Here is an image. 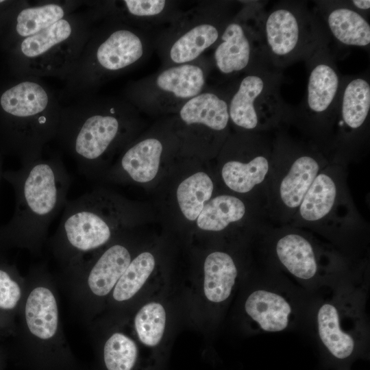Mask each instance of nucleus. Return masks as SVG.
<instances>
[{"label":"nucleus","mask_w":370,"mask_h":370,"mask_svg":"<svg viewBox=\"0 0 370 370\" xmlns=\"http://www.w3.org/2000/svg\"><path fill=\"white\" fill-rule=\"evenodd\" d=\"M138 250L124 232L90 258L63 268L62 283L75 314L85 325L103 313L108 297Z\"/></svg>","instance_id":"423d86ee"},{"label":"nucleus","mask_w":370,"mask_h":370,"mask_svg":"<svg viewBox=\"0 0 370 370\" xmlns=\"http://www.w3.org/2000/svg\"><path fill=\"white\" fill-rule=\"evenodd\" d=\"M177 136L173 117L158 132L132 140L122 151L118 162L103 176L116 182H149L158 174L168 143Z\"/></svg>","instance_id":"412c9836"},{"label":"nucleus","mask_w":370,"mask_h":370,"mask_svg":"<svg viewBox=\"0 0 370 370\" xmlns=\"http://www.w3.org/2000/svg\"><path fill=\"white\" fill-rule=\"evenodd\" d=\"M0 105L16 121L15 140L23 164L40 157L58 132L62 110L58 97L39 78L28 77L3 92Z\"/></svg>","instance_id":"6e6552de"},{"label":"nucleus","mask_w":370,"mask_h":370,"mask_svg":"<svg viewBox=\"0 0 370 370\" xmlns=\"http://www.w3.org/2000/svg\"><path fill=\"white\" fill-rule=\"evenodd\" d=\"M362 224L347 187L345 165L331 161L316 176L288 225L333 234Z\"/></svg>","instance_id":"9d476101"},{"label":"nucleus","mask_w":370,"mask_h":370,"mask_svg":"<svg viewBox=\"0 0 370 370\" xmlns=\"http://www.w3.org/2000/svg\"><path fill=\"white\" fill-rule=\"evenodd\" d=\"M140 125L138 110L127 99L89 95L62 108L56 138L82 174L97 179L112 156L134 140Z\"/></svg>","instance_id":"f257e3e1"},{"label":"nucleus","mask_w":370,"mask_h":370,"mask_svg":"<svg viewBox=\"0 0 370 370\" xmlns=\"http://www.w3.org/2000/svg\"><path fill=\"white\" fill-rule=\"evenodd\" d=\"M23 165L7 175L15 187L16 206L6 230L13 242L38 254L49 225L65 206L71 179L57 153L42 155Z\"/></svg>","instance_id":"f03ea898"},{"label":"nucleus","mask_w":370,"mask_h":370,"mask_svg":"<svg viewBox=\"0 0 370 370\" xmlns=\"http://www.w3.org/2000/svg\"><path fill=\"white\" fill-rule=\"evenodd\" d=\"M320 340L328 350L336 358L345 359L355 348L354 337L341 326L339 311L332 303L321 306L317 316Z\"/></svg>","instance_id":"c85d7f7f"},{"label":"nucleus","mask_w":370,"mask_h":370,"mask_svg":"<svg viewBox=\"0 0 370 370\" xmlns=\"http://www.w3.org/2000/svg\"><path fill=\"white\" fill-rule=\"evenodd\" d=\"M214 182L204 171L195 173L177 186L176 197L183 216L190 221L197 220L206 203L212 197Z\"/></svg>","instance_id":"c756f323"},{"label":"nucleus","mask_w":370,"mask_h":370,"mask_svg":"<svg viewBox=\"0 0 370 370\" xmlns=\"http://www.w3.org/2000/svg\"><path fill=\"white\" fill-rule=\"evenodd\" d=\"M166 291L137 305L127 324L140 347L155 349L170 340L174 323V310Z\"/></svg>","instance_id":"5701e85b"},{"label":"nucleus","mask_w":370,"mask_h":370,"mask_svg":"<svg viewBox=\"0 0 370 370\" xmlns=\"http://www.w3.org/2000/svg\"><path fill=\"white\" fill-rule=\"evenodd\" d=\"M339 108L335 112L326 147L334 162L345 165L356 158L366 137L370 111V85L362 77L350 79L340 90Z\"/></svg>","instance_id":"6ab92c4d"},{"label":"nucleus","mask_w":370,"mask_h":370,"mask_svg":"<svg viewBox=\"0 0 370 370\" xmlns=\"http://www.w3.org/2000/svg\"><path fill=\"white\" fill-rule=\"evenodd\" d=\"M228 112L236 132H267L279 128L285 114L274 73L262 69L245 75L229 92Z\"/></svg>","instance_id":"2eb2a0df"},{"label":"nucleus","mask_w":370,"mask_h":370,"mask_svg":"<svg viewBox=\"0 0 370 370\" xmlns=\"http://www.w3.org/2000/svg\"><path fill=\"white\" fill-rule=\"evenodd\" d=\"M239 272L236 259L227 251L214 249L204 256L184 301L186 312L195 324L203 329L211 323L231 298Z\"/></svg>","instance_id":"f3484780"},{"label":"nucleus","mask_w":370,"mask_h":370,"mask_svg":"<svg viewBox=\"0 0 370 370\" xmlns=\"http://www.w3.org/2000/svg\"><path fill=\"white\" fill-rule=\"evenodd\" d=\"M273 251L278 263L290 274L301 280H310L320 269L319 249L303 229L280 225L275 227Z\"/></svg>","instance_id":"4be33fe9"},{"label":"nucleus","mask_w":370,"mask_h":370,"mask_svg":"<svg viewBox=\"0 0 370 370\" xmlns=\"http://www.w3.org/2000/svg\"><path fill=\"white\" fill-rule=\"evenodd\" d=\"M262 48L273 64H290L322 49L321 32L301 5L284 3L258 18Z\"/></svg>","instance_id":"4468645a"},{"label":"nucleus","mask_w":370,"mask_h":370,"mask_svg":"<svg viewBox=\"0 0 370 370\" xmlns=\"http://www.w3.org/2000/svg\"><path fill=\"white\" fill-rule=\"evenodd\" d=\"M99 18H114L129 23L151 27L171 22L181 11L177 3L164 0H124L92 3Z\"/></svg>","instance_id":"393cba45"},{"label":"nucleus","mask_w":370,"mask_h":370,"mask_svg":"<svg viewBox=\"0 0 370 370\" xmlns=\"http://www.w3.org/2000/svg\"><path fill=\"white\" fill-rule=\"evenodd\" d=\"M332 160L314 143L277 132L272 166L265 193L271 224L289 225L318 173Z\"/></svg>","instance_id":"39448f33"},{"label":"nucleus","mask_w":370,"mask_h":370,"mask_svg":"<svg viewBox=\"0 0 370 370\" xmlns=\"http://www.w3.org/2000/svg\"><path fill=\"white\" fill-rule=\"evenodd\" d=\"M326 23L333 37L345 46L367 47L370 43V25L353 8L336 5L326 11Z\"/></svg>","instance_id":"bb28decb"},{"label":"nucleus","mask_w":370,"mask_h":370,"mask_svg":"<svg viewBox=\"0 0 370 370\" xmlns=\"http://www.w3.org/2000/svg\"><path fill=\"white\" fill-rule=\"evenodd\" d=\"M201 58L190 63L163 67L133 82L126 90L127 100L146 113L177 114L207 86L211 62Z\"/></svg>","instance_id":"ddd939ff"},{"label":"nucleus","mask_w":370,"mask_h":370,"mask_svg":"<svg viewBox=\"0 0 370 370\" xmlns=\"http://www.w3.org/2000/svg\"><path fill=\"white\" fill-rule=\"evenodd\" d=\"M79 2L46 1L21 10L16 18L15 31L21 40L45 29L74 12Z\"/></svg>","instance_id":"cd10ccee"},{"label":"nucleus","mask_w":370,"mask_h":370,"mask_svg":"<svg viewBox=\"0 0 370 370\" xmlns=\"http://www.w3.org/2000/svg\"><path fill=\"white\" fill-rule=\"evenodd\" d=\"M95 27L64 78L65 93L82 98L107 80L143 63L156 47L151 27L106 17Z\"/></svg>","instance_id":"7ed1b4c3"},{"label":"nucleus","mask_w":370,"mask_h":370,"mask_svg":"<svg viewBox=\"0 0 370 370\" xmlns=\"http://www.w3.org/2000/svg\"><path fill=\"white\" fill-rule=\"evenodd\" d=\"M353 8L356 10L367 11L370 9L369 0H354L350 1Z\"/></svg>","instance_id":"2f4dec72"},{"label":"nucleus","mask_w":370,"mask_h":370,"mask_svg":"<svg viewBox=\"0 0 370 370\" xmlns=\"http://www.w3.org/2000/svg\"><path fill=\"white\" fill-rule=\"evenodd\" d=\"M25 287V278H16L8 270L0 267V312L19 311Z\"/></svg>","instance_id":"7c9ffc66"},{"label":"nucleus","mask_w":370,"mask_h":370,"mask_svg":"<svg viewBox=\"0 0 370 370\" xmlns=\"http://www.w3.org/2000/svg\"><path fill=\"white\" fill-rule=\"evenodd\" d=\"M168 286L155 252L138 249L108 297L103 313L95 321L124 324L137 305L166 291Z\"/></svg>","instance_id":"a211bd4d"},{"label":"nucleus","mask_w":370,"mask_h":370,"mask_svg":"<svg viewBox=\"0 0 370 370\" xmlns=\"http://www.w3.org/2000/svg\"><path fill=\"white\" fill-rule=\"evenodd\" d=\"M97 20L92 10L73 12L45 29L21 40L18 53L28 77L64 78L76 64Z\"/></svg>","instance_id":"1a4fd4ad"},{"label":"nucleus","mask_w":370,"mask_h":370,"mask_svg":"<svg viewBox=\"0 0 370 370\" xmlns=\"http://www.w3.org/2000/svg\"><path fill=\"white\" fill-rule=\"evenodd\" d=\"M243 308L247 316L264 331L278 332L289 323L291 306L281 295L265 289H257L245 299Z\"/></svg>","instance_id":"a878e982"},{"label":"nucleus","mask_w":370,"mask_h":370,"mask_svg":"<svg viewBox=\"0 0 370 370\" xmlns=\"http://www.w3.org/2000/svg\"><path fill=\"white\" fill-rule=\"evenodd\" d=\"M3 1V0H0V3H2Z\"/></svg>","instance_id":"473e14b6"},{"label":"nucleus","mask_w":370,"mask_h":370,"mask_svg":"<svg viewBox=\"0 0 370 370\" xmlns=\"http://www.w3.org/2000/svg\"><path fill=\"white\" fill-rule=\"evenodd\" d=\"M268 132H236L219 151L220 177L226 188L264 208L273 156V138Z\"/></svg>","instance_id":"f8f14e48"},{"label":"nucleus","mask_w":370,"mask_h":370,"mask_svg":"<svg viewBox=\"0 0 370 370\" xmlns=\"http://www.w3.org/2000/svg\"><path fill=\"white\" fill-rule=\"evenodd\" d=\"M229 92L206 86L176 114L175 128L181 145L218 153L230 136Z\"/></svg>","instance_id":"dca6fc26"},{"label":"nucleus","mask_w":370,"mask_h":370,"mask_svg":"<svg viewBox=\"0 0 370 370\" xmlns=\"http://www.w3.org/2000/svg\"><path fill=\"white\" fill-rule=\"evenodd\" d=\"M229 3L205 2L180 14L156 38L163 67L190 63L214 47L234 15Z\"/></svg>","instance_id":"9b49d317"},{"label":"nucleus","mask_w":370,"mask_h":370,"mask_svg":"<svg viewBox=\"0 0 370 370\" xmlns=\"http://www.w3.org/2000/svg\"><path fill=\"white\" fill-rule=\"evenodd\" d=\"M213 49L211 66L224 77L262 69L258 63L265 54L258 18L249 14L245 8L241 9L227 23Z\"/></svg>","instance_id":"aec40b11"},{"label":"nucleus","mask_w":370,"mask_h":370,"mask_svg":"<svg viewBox=\"0 0 370 370\" xmlns=\"http://www.w3.org/2000/svg\"><path fill=\"white\" fill-rule=\"evenodd\" d=\"M130 221L126 201L96 188L66 201L49 247L64 268L107 246L125 232Z\"/></svg>","instance_id":"20e7f679"},{"label":"nucleus","mask_w":370,"mask_h":370,"mask_svg":"<svg viewBox=\"0 0 370 370\" xmlns=\"http://www.w3.org/2000/svg\"><path fill=\"white\" fill-rule=\"evenodd\" d=\"M248 220L269 223L264 205L232 193H223L206 203L196 223L201 230L219 233Z\"/></svg>","instance_id":"b1692460"},{"label":"nucleus","mask_w":370,"mask_h":370,"mask_svg":"<svg viewBox=\"0 0 370 370\" xmlns=\"http://www.w3.org/2000/svg\"><path fill=\"white\" fill-rule=\"evenodd\" d=\"M25 280L19 310L23 346L29 358L40 364L63 362L71 354L60 321L56 281L44 264L32 267Z\"/></svg>","instance_id":"0eeeda50"}]
</instances>
